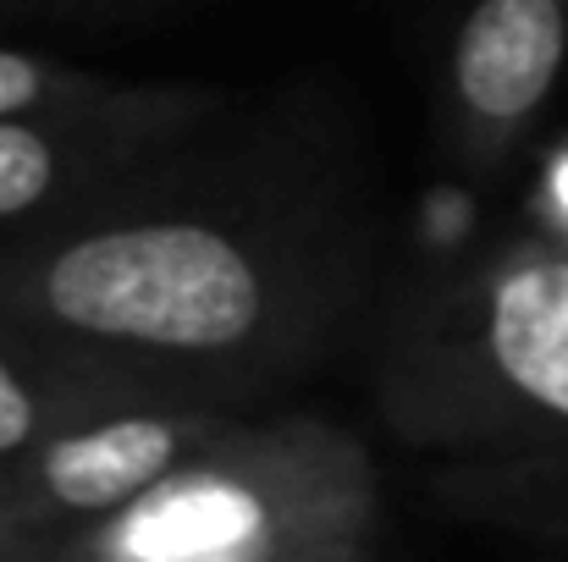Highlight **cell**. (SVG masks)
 I'll list each match as a JSON object with an SVG mask.
<instances>
[{"mask_svg": "<svg viewBox=\"0 0 568 562\" xmlns=\"http://www.w3.org/2000/svg\"><path fill=\"white\" fill-rule=\"evenodd\" d=\"M139 402H155V397L139 391L128 375L78 359L67 348H50L44 337L0 315V463L94 413L139 408Z\"/></svg>", "mask_w": 568, "mask_h": 562, "instance_id": "52a82bcc", "label": "cell"}, {"mask_svg": "<svg viewBox=\"0 0 568 562\" xmlns=\"http://www.w3.org/2000/svg\"><path fill=\"white\" fill-rule=\"evenodd\" d=\"M568 72V0H469L436 67V150L453 177L497 183Z\"/></svg>", "mask_w": 568, "mask_h": 562, "instance_id": "277c9868", "label": "cell"}, {"mask_svg": "<svg viewBox=\"0 0 568 562\" xmlns=\"http://www.w3.org/2000/svg\"><path fill=\"white\" fill-rule=\"evenodd\" d=\"M381 193L321 78L226 94L116 183L0 237V315L155 402L260 408L371 320Z\"/></svg>", "mask_w": 568, "mask_h": 562, "instance_id": "6da1fadb", "label": "cell"}, {"mask_svg": "<svg viewBox=\"0 0 568 562\" xmlns=\"http://www.w3.org/2000/svg\"><path fill=\"white\" fill-rule=\"evenodd\" d=\"M0 562H50L44 535L28 524V513L17 508V497L0 480Z\"/></svg>", "mask_w": 568, "mask_h": 562, "instance_id": "8fae6325", "label": "cell"}, {"mask_svg": "<svg viewBox=\"0 0 568 562\" xmlns=\"http://www.w3.org/2000/svg\"><path fill=\"white\" fill-rule=\"evenodd\" d=\"M116 83L122 78H111V72H94V67H78L61 55H39L22 44H0V116L78 105V100H94Z\"/></svg>", "mask_w": 568, "mask_h": 562, "instance_id": "9c48e42d", "label": "cell"}, {"mask_svg": "<svg viewBox=\"0 0 568 562\" xmlns=\"http://www.w3.org/2000/svg\"><path fill=\"white\" fill-rule=\"evenodd\" d=\"M425 491L453 524L568 552V447L447 458Z\"/></svg>", "mask_w": 568, "mask_h": 562, "instance_id": "ba28073f", "label": "cell"}, {"mask_svg": "<svg viewBox=\"0 0 568 562\" xmlns=\"http://www.w3.org/2000/svg\"><path fill=\"white\" fill-rule=\"evenodd\" d=\"M221 100L226 89L215 83L122 78L116 89L78 105L0 116V237L116 183L172 139L193 133Z\"/></svg>", "mask_w": 568, "mask_h": 562, "instance_id": "5b68a950", "label": "cell"}, {"mask_svg": "<svg viewBox=\"0 0 568 562\" xmlns=\"http://www.w3.org/2000/svg\"><path fill=\"white\" fill-rule=\"evenodd\" d=\"M386 535V480L354 425L243 408L155 491L72 530L50 562H371Z\"/></svg>", "mask_w": 568, "mask_h": 562, "instance_id": "3957f363", "label": "cell"}, {"mask_svg": "<svg viewBox=\"0 0 568 562\" xmlns=\"http://www.w3.org/2000/svg\"><path fill=\"white\" fill-rule=\"evenodd\" d=\"M28 6H44V0H0V17H11V11H28Z\"/></svg>", "mask_w": 568, "mask_h": 562, "instance_id": "7c38bea8", "label": "cell"}, {"mask_svg": "<svg viewBox=\"0 0 568 562\" xmlns=\"http://www.w3.org/2000/svg\"><path fill=\"white\" fill-rule=\"evenodd\" d=\"M371 408L436 458L568 447V232H514L392 287L371 315Z\"/></svg>", "mask_w": 568, "mask_h": 562, "instance_id": "7a4b0ae2", "label": "cell"}, {"mask_svg": "<svg viewBox=\"0 0 568 562\" xmlns=\"http://www.w3.org/2000/svg\"><path fill=\"white\" fill-rule=\"evenodd\" d=\"M166 6H183V0H44V17L72 22V28H116V22H144Z\"/></svg>", "mask_w": 568, "mask_h": 562, "instance_id": "30bf717a", "label": "cell"}, {"mask_svg": "<svg viewBox=\"0 0 568 562\" xmlns=\"http://www.w3.org/2000/svg\"><path fill=\"white\" fill-rule=\"evenodd\" d=\"M232 413H243V408H210V402L111 408V413H94V419L6 458L0 480L55 558V546L72 530L122 513L128 502L155 491L172 469H183Z\"/></svg>", "mask_w": 568, "mask_h": 562, "instance_id": "8992f818", "label": "cell"}]
</instances>
